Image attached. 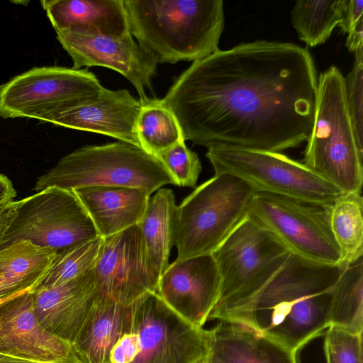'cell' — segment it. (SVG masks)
<instances>
[{
    "label": "cell",
    "instance_id": "cell-32",
    "mask_svg": "<svg viewBox=\"0 0 363 363\" xmlns=\"http://www.w3.org/2000/svg\"><path fill=\"white\" fill-rule=\"evenodd\" d=\"M354 54L353 68L345 77V97L357 143L363 151V48Z\"/></svg>",
    "mask_w": 363,
    "mask_h": 363
},
{
    "label": "cell",
    "instance_id": "cell-4",
    "mask_svg": "<svg viewBox=\"0 0 363 363\" xmlns=\"http://www.w3.org/2000/svg\"><path fill=\"white\" fill-rule=\"evenodd\" d=\"M303 163L342 194L362 193L363 151L349 116L345 77L332 65L318 77L313 124Z\"/></svg>",
    "mask_w": 363,
    "mask_h": 363
},
{
    "label": "cell",
    "instance_id": "cell-17",
    "mask_svg": "<svg viewBox=\"0 0 363 363\" xmlns=\"http://www.w3.org/2000/svg\"><path fill=\"white\" fill-rule=\"evenodd\" d=\"M140 108V100L128 89L104 87L96 97L48 114L40 121L105 135L141 147L136 130Z\"/></svg>",
    "mask_w": 363,
    "mask_h": 363
},
{
    "label": "cell",
    "instance_id": "cell-26",
    "mask_svg": "<svg viewBox=\"0 0 363 363\" xmlns=\"http://www.w3.org/2000/svg\"><path fill=\"white\" fill-rule=\"evenodd\" d=\"M349 0H298L291 20L298 38L310 47L323 44L341 23Z\"/></svg>",
    "mask_w": 363,
    "mask_h": 363
},
{
    "label": "cell",
    "instance_id": "cell-38",
    "mask_svg": "<svg viewBox=\"0 0 363 363\" xmlns=\"http://www.w3.org/2000/svg\"><path fill=\"white\" fill-rule=\"evenodd\" d=\"M2 303L1 301L0 300V305Z\"/></svg>",
    "mask_w": 363,
    "mask_h": 363
},
{
    "label": "cell",
    "instance_id": "cell-3",
    "mask_svg": "<svg viewBox=\"0 0 363 363\" xmlns=\"http://www.w3.org/2000/svg\"><path fill=\"white\" fill-rule=\"evenodd\" d=\"M130 33L157 63L197 61L216 52L222 0H124Z\"/></svg>",
    "mask_w": 363,
    "mask_h": 363
},
{
    "label": "cell",
    "instance_id": "cell-1",
    "mask_svg": "<svg viewBox=\"0 0 363 363\" xmlns=\"http://www.w3.org/2000/svg\"><path fill=\"white\" fill-rule=\"evenodd\" d=\"M317 85L306 48L258 40L193 62L162 101L176 117L184 141L207 148L281 152L307 140Z\"/></svg>",
    "mask_w": 363,
    "mask_h": 363
},
{
    "label": "cell",
    "instance_id": "cell-27",
    "mask_svg": "<svg viewBox=\"0 0 363 363\" xmlns=\"http://www.w3.org/2000/svg\"><path fill=\"white\" fill-rule=\"evenodd\" d=\"M330 326L362 334V258L349 264L335 286L330 310Z\"/></svg>",
    "mask_w": 363,
    "mask_h": 363
},
{
    "label": "cell",
    "instance_id": "cell-6",
    "mask_svg": "<svg viewBox=\"0 0 363 363\" xmlns=\"http://www.w3.org/2000/svg\"><path fill=\"white\" fill-rule=\"evenodd\" d=\"M255 190L238 177L215 174L176 206L177 260L212 255L248 214Z\"/></svg>",
    "mask_w": 363,
    "mask_h": 363
},
{
    "label": "cell",
    "instance_id": "cell-9",
    "mask_svg": "<svg viewBox=\"0 0 363 363\" xmlns=\"http://www.w3.org/2000/svg\"><path fill=\"white\" fill-rule=\"evenodd\" d=\"M99 236L75 192L51 186L18 201L16 215L0 241V248L26 240L58 253Z\"/></svg>",
    "mask_w": 363,
    "mask_h": 363
},
{
    "label": "cell",
    "instance_id": "cell-22",
    "mask_svg": "<svg viewBox=\"0 0 363 363\" xmlns=\"http://www.w3.org/2000/svg\"><path fill=\"white\" fill-rule=\"evenodd\" d=\"M130 306L99 290L73 346L83 363H110L117 340L130 331Z\"/></svg>",
    "mask_w": 363,
    "mask_h": 363
},
{
    "label": "cell",
    "instance_id": "cell-16",
    "mask_svg": "<svg viewBox=\"0 0 363 363\" xmlns=\"http://www.w3.org/2000/svg\"><path fill=\"white\" fill-rule=\"evenodd\" d=\"M220 279L212 255L175 259L160 277L157 294L176 313L202 328L218 303Z\"/></svg>",
    "mask_w": 363,
    "mask_h": 363
},
{
    "label": "cell",
    "instance_id": "cell-31",
    "mask_svg": "<svg viewBox=\"0 0 363 363\" xmlns=\"http://www.w3.org/2000/svg\"><path fill=\"white\" fill-rule=\"evenodd\" d=\"M326 363H363L362 334L330 326L324 335Z\"/></svg>",
    "mask_w": 363,
    "mask_h": 363
},
{
    "label": "cell",
    "instance_id": "cell-23",
    "mask_svg": "<svg viewBox=\"0 0 363 363\" xmlns=\"http://www.w3.org/2000/svg\"><path fill=\"white\" fill-rule=\"evenodd\" d=\"M57 252L18 240L0 248V300L2 303L33 294L50 271Z\"/></svg>",
    "mask_w": 363,
    "mask_h": 363
},
{
    "label": "cell",
    "instance_id": "cell-37",
    "mask_svg": "<svg viewBox=\"0 0 363 363\" xmlns=\"http://www.w3.org/2000/svg\"><path fill=\"white\" fill-rule=\"evenodd\" d=\"M0 363H44L0 355Z\"/></svg>",
    "mask_w": 363,
    "mask_h": 363
},
{
    "label": "cell",
    "instance_id": "cell-24",
    "mask_svg": "<svg viewBox=\"0 0 363 363\" xmlns=\"http://www.w3.org/2000/svg\"><path fill=\"white\" fill-rule=\"evenodd\" d=\"M176 203L173 191L159 189L150 196L145 211L137 224L140 230L149 264L160 277L169 266L174 245Z\"/></svg>",
    "mask_w": 363,
    "mask_h": 363
},
{
    "label": "cell",
    "instance_id": "cell-13",
    "mask_svg": "<svg viewBox=\"0 0 363 363\" xmlns=\"http://www.w3.org/2000/svg\"><path fill=\"white\" fill-rule=\"evenodd\" d=\"M102 238L94 270L100 291L125 306L147 292H157L160 277L149 264L138 225Z\"/></svg>",
    "mask_w": 363,
    "mask_h": 363
},
{
    "label": "cell",
    "instance_id": "cell-25",
    "mask_svg": "<svg viewBox=\"0 0 363 363\" xmlns=\"http://www.w3.org/2000/svg\"><path fill=\"white\" fill-rule=\"evenodd\" d=\"M330 228L341 255L340 264L362 258L363 199L359 193L342 194L331 203Z\"/></svg>",
    "mask_w": 363,
    "mask_h": 363
},
{
    "label": "cell",
    "instance_id": "cell-15",
    "mask_svg": "<svg viewBox=\"0 0 363 363\" xmlns=\"http://www.w3.org/2000/svg\"><path fill=\"white\" fill-rule=\"evenodd\" d=\"M0 355L44 363H83L72 344L40 323L33 294L0 305Z\"/></svg>",
    "mask_w": 363,
    "mask_h": 363
},
{
    "label": "cell",
    "instance_id": "cell-2",
    "mask_svg": "<svg viewBox=\"0 0 363 363\" xmlns=\"http://www.w3.org/2000/svg\"><path fill=\"white\" fill-rule=\"evenodd\" d=\"M346 267L291 253L243 306L222 321L245 325L296 354L329 327L333 289Z\"/></svg>",
    "mask_w": 363,
    "mask_h": 363
},
{
    "label": "cell",
    "instance_id": "cell-34",
    "mask_svg": "<svg viewBox=\"0 0 363 363\" xmlns=\"http://www.w3.org/2000/svg\"><path fill=\"white\" fill-rule=\"evenodd\" d=\"M140 351L138 335L132 331L123 334L109 354L110 363H131Z\"/></svg>",
    "mask_w": 363,
    "mask_h": 363
},
{
    "label": "cell",
    "instance_id": "cell-7",
    "mask_svg": "<svg viewBox=\"0 0 363 363\" xmlns=\"http://www.w3.org/2000/svg\"><path fill=\"white\" fill-rule=\"evenodd\" d=\"M290 254L269 229L247 215L212 253L220 289L208 320L222 321L243 306Z\"/></svg>",
    "mask_w": 363,
    "mask_h": 363
},
{
    "label": "cell",
    "instance_id": "cell-8",
    "mask_svg": "<svg viewBox=\"0 0 363 363\" xmlns=\"http://www.w3.org/2000/svg\"><path fill=\"white\" fill-rule=\"evenodd\" d=\"M215 174H228L268 193L318 203H331L342 193L281 152L213 147L206 155Z\"/></svg>",
    "mask_w": 363,
    "mask_h": 363
},
{
    "label": "cell",
    "instance_id": "cell-20",
    "mask_svg": "<svg viewBox=\"0 0 363 363\" xmlns=\"http://www.w3.org/2000/svg\"><path fill=\"white\" fill-rule=\"evenodd\" d=\"M73 191L101 238L137 225L151 195L143 189L110 186H86Z\"/></svg>",
    "mask_w": 363,
    "mask_h": 363
},
{
    "label": "cell",
    "instance_id": "cell-29",
    "mask_svg": "<svg viewBox=\"0 0 363 363\" xmlns=\"http://www.w3.org/2000/svg\"><path fill=\"white\" fill-rule=\"evenodd\" d=\"M103 238H96L57 253L53 265L40 286H57L93 271L97 263Z\"/></svg>",
    "mask_w": 363,
    "mask_h": 363
},
{
    "label": "cell",
    "instance_id": "cell-19",
    "mask_svg": "<svg viewBox=\"0 0 363 363\" xmlns=\"http://www.w3.org/2000/svg\"><path fill=\"white\" fill-rule=\"evenodd\" d=\"M40 4L55 32L130 34L124 0H43Z\"/></svg>",
    "mask_w": 363,
    "mask_h": 363
},
{
    "label": "cell",
    "instance_id": "cell-28",
    "mask_svg": "<svg viewBox=\"0 0 363 363\" xmlns=\"http://www.w3.org/2000/svg\"><path fill=\"white\" fill-rule=\"evenodd\" d=\"M136 130L141 147L156 157L184 140L180 125L162 99H140Z\"/></svg>",
    "mask_w": 363,
    "mask_h": 363
},
{
    "label": "cell",
    "instance_id": "cell-36",
    "mask_svg": "<svg viewBox=\"0 0 363 363\" xmlns=\"http://www.w3.org/2000/svg\"><path fill=\"white\" fill-rule=\"evenodd\" d=\"M16 196V191L11 181L0 174V204L13 201Z\"/></svg>",
    "mask_w": 363,
    "mask_h": 363
},
{
    "label": "cell",
    "instance_id": "cell-14",
    "mask_svg": "<svg viewBox=\"0 0 363 363\" xmlns=\"http://www.w3.org/2000/svg\"><path fill=\"white\" fill-rule=\"evenodd\" d=\"M57 39L73 62L72 68L104 67L124 76L138 91L140 99L147 97L157 62L135 41L131 34L123 36L82 35L56 32Z\"/></svg>",
    "mask_w": 363,
    "mask_h": 363
},
{
    "label": "cell",
    "instance_id": "cell-30",
    "mask_svg": "<svg viewBox=\"0 0 363 363\" xmlns=\"http://www.w3.org/2000/svg\"><path fill=\"white\" fill-rule=\"evenodd\" d=\"M174 179L177 186L194 188L201 171L198 155L189 150L184 140L157 157Z\"/></svg>",
    "mask_w": 363,
    "mask_h": 363
},
{
    "label": "cell",
    "instance_id": "cell-18",
    "mask_svg": "<svg viewBox=\"0 0 363 363\" xmlns=\"http://www.w3.org/2000/svg\"><path fill=\"white\" fill-rule=\"evenodd\" d=\"M94 270L57 286H40L33 294L35 313L42 326L71 344L99 291Z\"/></svg>",
    "mask_w": 363,
    "mask_h": 363
},
{
    "label": "cell",
    "instance_id": "cell-11",
    "mask_svg": "<svg viewBox=\"0 0 363 363\" xmlns=\"http://www.w3.org/2000/svg\"><path fill=\"white\" fill-rule=\"evenodd\" d=\"M104 89L87 69L33 67L0 85V117L40 121L96 97Z\"/></svg>",
    "mask_w": 363,
    "mask_h": 363
},
{
    "label": "cell",
    "instance_id": "cell-12",
    "mask_svg": "<svg viewBox=\"0 0 363 363\" xmlns=\"http://www.w3.org/2000/svg\"><path fill=\"white\" fill-rule=\"evenodd\" d=\"M130 331L140 346L131 363H205L209 354L210 330L185 320L156 292L131 304Z\"/></svg>",
    "mask_w": 363,
    "mask_h": 363
},
{
    "label": "cell",
    "instance_id": "cell-33",
    "mask_svg": "<svg viewBox=\"0 0 363 363\" xmlns=\"http://www.w3.org/2000/svg\"><path fill=\"white\" fill-rule=\"evenodd\" d=\"M363 1L349 0L341 23L342 33L347 34L345 45L354 53L363 48Z\"/></svg>",
    "mask_w": 363,
    "mask_h": 363
},
{
    "label": "cell",
    "instance_id": "cell-5",
    "mask_svg": "<svg viewBox=\"0 0 363 363\" xmlns=\"http://www.w3.org/2000/svg\"><path fill=\"white\" fill-rule=\"evenodd\" d=\"M166 184L177 183L157 157L118 141L76 149L38 177L34 190L110 186L143 189L152 194Z\"/></svg>",
    "mask_w": 363,
    "mask_h": 363
},
{
    "label": "cell",
    "instance_id": "cell-35",
    "mask_svg": "<svg viewBox=\"0 0 363 363\" xmlns=\"http://www.w3.org/2000/svg\"><path fill=\"white\" fill-rule=\"evenodd\" d=\"M18 201L0 204V241L16 215Z\"/></svg>",
    "mask_w": 363,
    "mask_h": 363
},
{
    "label": "cell",
    "instance_id": "cell-10",
    "mask_svg": "<svg viewBox=\"0 0 363 363\" xmlns=\"http://www.w3.org/2000/svg\"><path fill=\"white\" fill-rule=\"evenodd\" d=\"M331 203L256 192L247 215L269 229L291 253L315 262L340 264L330 228Z\"/></svg>",
    "mask_w": 363,
    "mask_h": 363
},
{
    "label": "cell",
    "instance_id": "cell-21",
    "mask_svg": "<svg viewBox=\"0 0 363 363\" xmlns=\"http://www.w3.org/2000/svg\"><path fill=\"white\" fill-rule=\"evenodd\" d=\"M209 330L205 363H298L295 353L245 325L220 321Z\"/></svg>",
    "mask_w": 363,
    "mask_h": 363
}]
</instances>
